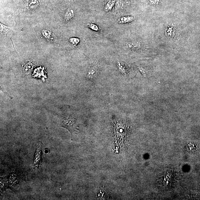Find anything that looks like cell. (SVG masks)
Segmentation results:
<instances>
[{
    "label": "cell",
    "mask_w": 200,
    "mask_h": 200,
    "mask_svg": "<svg viewBox=\"0 0 200 200\" xmlns=\"http://www.w3.org/2000/svg\"><path fill=\"white\" fill-rule=\"evenodd\" d=\"M63 112L58 118V126L65 128L70 133L72 139L73 133L78 130V126L77 123V119L73 115V114H70L68 112L67 107V109L65 107L62 109Z\"/></svg>",
    "instance_id": "obj_1"
},
{
    "label": "cell",
    "mask_w": 200,
    "mask_h": 200,
    "mask_svg": "<svg viewBox=\"0 0 200 200\" xmlns=\"http://www.w3.org/2000/svg\"><path fill=\"white\" fill-rule=\"evenodd\" d=\"M42 144L41 141L37 143L36 151H35L33 168H37L40 162L42 155Z\"/></svg>",
    "instance_id": "obj_2"
},
{
    "label": "cell",
    "mask_w": 200,
    "mask_h": 200,
    "mask_svg": "<svg viewBox=\"0 0 200 200\" xmlns=\"http://www.w3.org/2000/svg\"><path fill=\"white\" fill-rule=\"evenodd\" d=\"M0 29H1V35L7 37L8 38L11 37L14 33V30L12 28L7 26L4 24H0Z\"/></svg>",
    "instance_id": "obj_3"
},
{
    "label": "cell",
    "mask_w": 200,
    "mask_h": 200,
    "mask_svg": "<svg viewBox=\"0 0 200 200\" xmlns=\"http://www.w3.org/2000/svg\"><path fill=\"white\" fill-rule=\"evenodd\" d=\"M97 70L94 66L91 67L88 71V77L89 79L93 80L96 77Z\"/></svg>",
    "instance_id": "obj_4"
},
{
    "label": "cell",
    "mask_w": 200,
    "mask_h": 200,
    "mask_svg": "<svg viewBox=\"0 0 200 200\" xmlns=\"http://www.w3.org/2000/svg\"><path fill=\"white\" fill-rule=\"evenodd\" d=\"M133 20V17L131 16H122L117 19V22L119 24H125L130 22Z\"/></svg>",
    "instance_id": "obj_5"
},
{
    "label": "cell",
    "mask_w": 200,
    "mask_h": 200,
    "mask_svg": "<svg viewBox=\"0 0 200 200\" xmlns=\"http://www.w3.org/2000/svg\"><path fill=\"white\" fill-rule=\"evenodd\" d=\"M74 12L71 9H68L65 12L64 15V19L66 21H68L74 17Z\"/></svg>",
    "instance_id": "obj_6"
},
{
    "label": "cell",
    "mask_w": 200,
    "mask_h": 200,
    "mask_svg": "<svg viewBox=\"0 0 200 200\" xmlns=\"http://www.w3.org/2000/svg\"><path fill=\"white\" fill-rule=\"evenodd\" d=\"M115 3V0H111L109 1L105 6L104 9L105 11L107 12L111 11L114 8Z\"/></svg>",
    "instance_id": "obj_7"
},
{
    "label": "cell",
    "mask_w": 200,
    "mask_h": 200,
    "mask_svg": "<svg viewBox=\"0 0 200 200\" xmlns=\"http://www.w3.org/2000/svg\"><path fill=\"white\" fill-rule=\"evenodd\" d=\"M42 33L43 36L47 40H50V39H52V33L49 31L43 30L42 31Z\"/></svg>",
    "instance_id": "obj_8"
},
{
    "label": "cell",
    "mask_w": 200,
    "mask_h": 200,
    "mask_svg": "<svg viewBox=\"0 0 200 200\" xmlns=\"http://www.w3.org/2000/svg\"><path fill=\"white\" fill-rule=\"evenodd\" d=\"M69 41L72 45L77 46L79 43L80 40L76 38H71L69 39Z\"/></svg>",
    "instance_id": "obj_9"
},
{
    "label": "cell",
    "mask_w": 200,
    "mask_h": 200,
    "mask_svg": "<svg viewBox=\"0 0 200 200\" xmlns=\"http://www.w3.org/2000/svg\"><path fill=\"white\" fill-rule=\"evenodd\" d=\"M88 26L90 29H92V30L95 31H98L100 30L99 27H98L97 25L95 24H92V23H89L88 24Z\"/></svg>",
    "instance_id": "obj_10"
}]
</instances>
